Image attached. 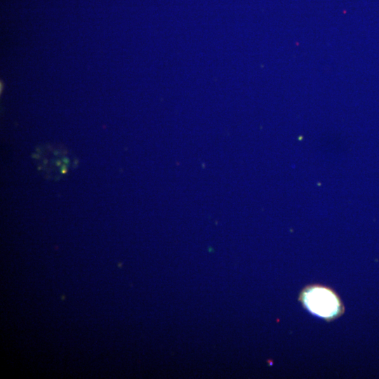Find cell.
Here are the masks:
<instances>
[{"label":"cell","instance_id":"cell-1","mask_svg":"<svg viewBox=\"0 0 379 379\" xmlns=\"http://www.w3.org/2000/svg\"><path fill=\"white\" fill-rule=\"evenodd\" d=\"M305 307L312 314L333 319L342 313V304L337 295L321 286L307 287L300 296Z\"/></svg>","mask_w":379,"mask_h":379}]
</instances>
